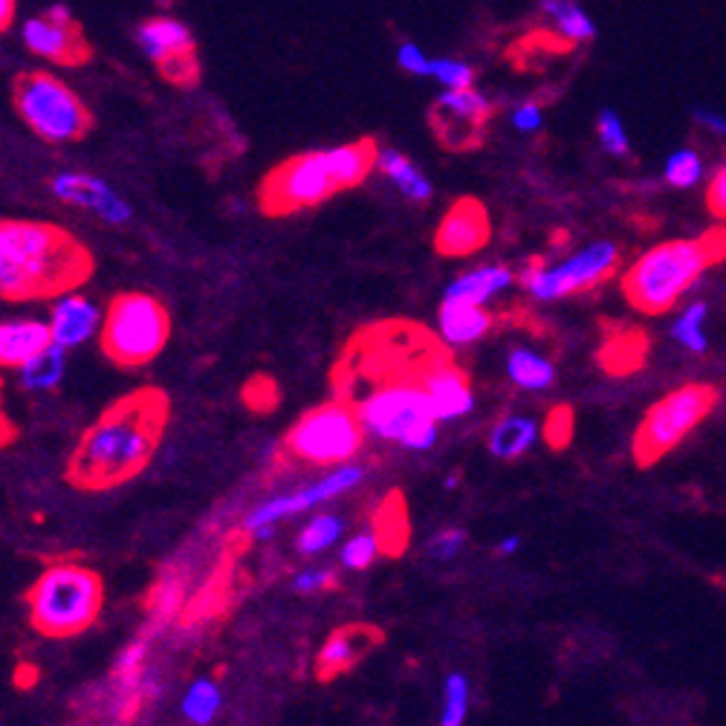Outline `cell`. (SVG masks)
Instances as JSON below:
<instances>
[{"label":"cell","mask_w":726,"mask_h":726,"mask_svg":"<svg viewBox=\"0 0 726 726\" xmlns=\"http://www.w3.org/2000/svg\"><path fill=\"white\" fill-rule=\"evenodd\" d=\"M397 67L409 76H429L432 73V55H425V50L414 41H402L397 47Z\"/></svg>","instance_id":"cell-42"},{"label":"cell","mask_w":726,"mask_h":726,"mask_svg":"<svg viewBox=\"0 0 726 726\" xmlns=\"http://www.w3.org/2000/svg\"><path fill=\"white\" fill-rule=\"evenodd\" d=\"M518 548H521V539H518V535H507V539L495 544V553H498V556H512Z\"/></svg>","instance_id":"cell-48"},{"label":"cell","mask_w":726,"mask_h":726,"mask_svg":"<svg viewBox=\"0 0 726 726\" xmlns=\"http://www.w3.org/2000/svg\"><path fill=\"white\" fill-rule=\"evenodd\" d=\"M596 133H599V142H603V148L610 156L631 154V142H628L626 124H622L617 110L610 108L599 110V117H596Z\"/></svg>","instance_id":"cell-37"},{"label":"cell","mask_w":726,"mask_h":726,"mask_svg":"<svg viewBox=\"0 0 726 726\" xmlns=\"http://www.w3.org/2000/svg\"><path fill=\"white\" fill-rule=\"evenodd\" d=\"M220 709H224V689L212 678L194 680L192 686L186 689V695H183V703H180L183 718L197 726L215 724Z\"/></svg>","instance_id":"cell-29"},{"label":"cell","mask_w":726,"mask_h":726,"mask_svg":"<svg viewBox=\"0 0 726 726\" xmlns=\"http://www.w3.org/2000/svg\"><path fill=\"white\" fill-rule=\"evenodd\" d=\"M489 240V215L478 201L464 197L443 215L437 232H434V247L446 258H464L487 247Z\"/></svg>","instance_id":"cell-18"},{"label":"cell","mask_w":726,"mask_h":726,"mask_svg":"<svg viewBox=\"0 0 726 726\" xmlns=\"http://www.w3.org/2000/svg\"><path fill=\"white\" fill-rule=\"evenodd\" d=\"M382 642V633L371 626H345L336 628L325 640L322 651H318L316 672L322 680H333L339 674L350 672L362 657L371 654Z\"/></svg>","instance_id":"cell-21"},{"label":"cell","mask_w":726,"mask_h":726,"mask_svg":"<svg viewBox=\"0 0 726 726\" xmlns=\"http://www.w3.org/2000/svg\"><path fill=\"white\" fill-rule=\"evenodd\" d=\"M183 599H186V587H183V579L180 576H163V579L156 582L154 587H151V594H148V608H151V614H154L156 622H165V619H171L174 614L180 610V605H183Z\"/></svg>","instance_id":"cell-34"},{"label":"cell","mask_w":726,"mask_h":726,"mask_svg":"<svg viewBox=\"0 0 726 726\" xmlns=\"http://www.w3.org/2000/svg\"><path fill=\"white\" fill-rule=\"evenodd\" d=\"M429 76L443 87V90H460V87L475 85V67L460 58H432V73Z\"/></svg>","instance_id":"cell-39"},{"label":"cell","mask_w":726,"mask_h":726,"mask_svg":"<svg viewBox=\"0 0 726 726\" xmlns=\"http://www.w3.org/2000/svg\"><path fill=\"white\" fill-rule=\"evenodd\" d=\"M53 345V331L44 318H9L0 322V368L18 371L35 354Z\"/></svg>","instance_id":"cell-22"},{"label":"cell","mask_w":726,"mask_h":726,"mask_svg":"<svg viewBox=\"0 0 726 726\" xmlns=\"http://www.w3.org/2000/svg\"><path fill=\"white\" fill-rule=\"evenodd\" d=\"M133 39L140 44L142 53L160 67L163 78L171 85L188 87L201 76V62H197V41L180 18L156 15L145 18Z\"/></svg>","instance_id":"cell-13"},{"label":"cell","mask_w":726,"mask_h":726,"mask_svg":"<svg viewBox=\"0 0 726 726\" xmlns=\"http://www.w3.org/2000/svg\"><path fill=\"white\" fill-rule=\"evenodd\" d=\"M331 587H336V573L331 567H307L293 576V590L302 596L325 594Z\"/></svg>","instance_id":"cell-41"},{"label":"cell","mask_w":726,"mask_h":726,"mask_svg":"<svg viewBox=\"0 0 726 726\" xmlns=\"http://www.w3.org/2000/svg\"><path fill=\"white\" fill-rule=\"evenodd\" d=\"M21 41L32 55L58 67H82L94 58V47L67 3H53L41 15L26 18Z\"/></svg>","instance_id":"cell-12"},{"label":"cell","mask_w":726,"mask_h":726,"mask_svg":"<svg viewBox=\"0 0 726 726\" xmlns=\"http://www.w3.org/2000/svg\"><path fill=\"white\" fill-rule=\"evenodd\" d=\"M539 441V423L533 418H503L489 432V452L501 460L524 457Z\"/></svg>","instance_id":"cell-28"},{"label":"cell","mask_w":726,"mask_h":726,"mask_svg":"<svg viewBox=\"0 0 726 726\" xmlns=\"http://www.w3.org/2000/svg\"><path fill=\"white\" fill-rule=\"evenodd\" d=\"M379 145L373 140L307 151L272 169L261 183V209L272 217L313 209L339 192L356 188L377 169Z\"/></svg>","instance_id":"cell-3"},{"label":"cell","mask_w":726,"mask_h":726,"mask_svg":"<svg viewBox=\"0 0 726 726\" xmlns=\"http://www.w3.org/2000/svg\"><path fill=\"white\" fill-rule=\"evenodd\" d=\"M342 530H345V521L339 516H333V512L313 516L302 527V533L295 539V548H299L302 556H318V553H325L327 548H333L342 539Z\"/></svg>","instance_id":"cell-31"},{"label":"cell","mask_w":726,"mask_h":726,"mask_svg":"<svg viewBox=\"0 0 726 726\" xmlns=\"http://www.w3.org/2000/svg\"><path fill=\"white\" fill-rule=\"evenodd\" d=\"M544 124V110L535 101H524V105H518L512 108V128L521 133H535Z\"/></svg>","instance_id":"cell-44"},{"label":"cell","mask_w":726,"mask_h":726,"mask_svg":"<svg viewBox=\"0 0 726 726\" xmlns=\"http://www.w3.org/2000/svg\"><path fill=\"white\" fill-rule=\"evenodd\" d=\"M377 169L386 174L391 183H394L397 192L402 197H409L414 203H429L432 201V183L425 177L423 171L418 165L411 163L409 156L397 151V148H379L377 154Z\"/></svg>","instance_id":"cell-27"},{"label":"cell","mask_w":726,"mask_h":726,"mask_svg":"<svg viewBox=\"0 0 726 726\" xmlns=\"http://www.w3.org/2000/svg\"><path fill=\"white\" fill-rule=\"evenodd\" d=\"M573 437V411L567 405H559L548 414L544 420V441L550 443V448H564Z\"/></svg>","instance_id":"cell-40"},{"label":"cell","mask_w":726,"mask_h":726,"mask_svg":"<svg viewBox=\"0 0 726 726\" xmlns=\"http://www.w3.org/2000/svg\"><path fill=\"white\" fill-rule=\"evenodd\" d=\"M709 209L715 217H724L726 220V169H720L718 174H715V180H712L709 186Z\"/></svg>","instance_id":"cell-46"},{"label":"cell","mask_w":726,"mask_h":726,"mask_svg":"<svg viewBox=\"0 0 726 726\" xmlns=\"http://www.w3.org/2000/svg\"><path fill=\"white\" fill-rule=\"evenodd\" d=\"M642 354H646V339H642V333L628 331L622 336H614V339L605 342L603 354L599 359L605 362L610 373H628L633 368H640Z\"/></svg>","instance_id":"cell-32"},{"label":"cell","mask_w":726,"mask_h":726,"mask_svg":"<svg viewBox=\"0 0 726 726\" xmlns=\"http://www.w3.org/2000/svg\"><path fill=\"white\" fill-rule=\"evenodd\" d=\"M101 354L119 368H142L163 354L171 336V316L160 299L148 293H119L105 310Z\"/></svg>","instance_id":"cell-7"},{"label":"cell","mask_w":726,"mask_h":726,"mask_svg":"<svg viewBox=\"0 0 726 726\" xmlns=\"http://www.w3.org/2000/svg\"><path fill=\"white\" fill-rule=\"evenodd\" d=\"M94 272L85 243L50 220H0V302H41L71 293Z\"/></svg>","instance_id":"cell-2"},{"label":"cell","mask_w":726,"mask_h":726,"mask_svg":"<svg viewBox=\"0 0 726 726\" xmlns=\"http://www.w3.org/2000/svg\"><path fill=\"white\" fill-rule=\"evenodd\" d=\"M492 117V105L478 87H460V90H443L434 101L432 124L441 133L443 145L472 148L478 145L480 133Z\"/></svg>","instance_id":"cell-15"},{"label":"cell","mask_w":726,"mask_h":726,"mask_svg":"<svg viewBox=\"0 0 726 726\" xmlns=\"http://www.w3.org/2000/svg\"><path fill=\"white\" fill-rule=\"evenodd\" d=\"M18 15V0H0V32H7L9 26L15 24Z\"/></svg>","instance_id":"cell-47"},{"label":"cell","mask_w":726,"mask_h":726,"mask_svg":"<svg viewBox=\"0 0 726 726\" xmlns=\"http://www.w3.org/2000/svg\"><path fill=\"white\" fill-rule=\"evenodd\" d=\"M695 122L701 124L703 131L715 133V137H726V117L720 113V110L703 108V105H697V108H695Z\"/></svg>","instance_id":"cell-45"},{"label":"cell","mask_w":726,"mask_h":726,"mask_svg":"<svg viewBox=\"0 0 726 726\" xmlns=\"http://www.w3.org/2000/svg\"><path fill=\"white\" fill-rule=\"evenodd\" d=\"M362 443L365 429L356 405L345 397L310 409L284 437L286 452L313 466L348 464L350 457L359 455Z\"/></svg>","instance_id":"cell-9"},{"label":"cell","mask_w":726,"mask_h":726,"mask_svg":"<svg viewBox=\"0 0 726 726\" xmlns=\"http://www.w3.org/2000/svg\"><path fill=\"white\" fill-rule=\"evenodd\" d=\"M541 12L556 30L559 39L567 44H590L596 39L594 15L579 0H541Z\"/></svg>","instance_id":"cell-26"},{"label":"cell","mask_w":726,"mask_h":726,"mask_svg":"<svg viewBox=\"0 0 726 726\" xmlns=\"http://www.w3.org/2000/svg\"><path fill=\"white\" fill-rule=\"evenodd\" d=\"M507 373L524 391H544L556 382V368L550 359L530 348H516L507 359Z\"/></svg>","instance_id":"cell-30"},{"label":"cell","mask_w":726,"mask_h":726,"mask_svg":"<svg viewBox=\"0 0 726 726\" xmlns=\"http://www.w3.org/2000/svg\"><path fill=\"white\" fill-rule=\"evenodd\" d=\"M67 354L71 350L53 342L41 354L32 356L30 362L18 368L21 388L30 391V394H50V391H55L64 382V377H67Z\"/></svg>","instance_id":"cell-25"},{"label":"cell","mask_w":726,"mask_h":726,"mask_svg":"<svg viewBox=\"0 0 726 726\" xmlns=\"http://www.w3.org/2000/svg\"><path fill=\"white\" fill-rule=\"evenodd\" d=\"M379 553H386L382 548V539L377 535V530H365V533L350 535L339 550V562L342 567L348 571H368L373 562H377Z\"/></svg>","instance_id":"cell-33"},{"label":"cell","mask_w":726,"mask_h":726,"mask_svg":"<svg viewBox=\"0 0 726 726\" xmlns=\"http://www.w3.org/2000/svg\"><path fill=\"white\" fill-rule=\"evenodd\" d=\"M420 382H423L425 394H429L437 423L464 418V414L475 409V394H472L469 379H466L460 368L452 365L448 356H434L432 362L425 365Z\"/></svg>","instance_id":"cell-19"},{"label":"cell","mask_w":726,"mask_h":726,"mask_svg":"<svg viewBox=\"0 0 726 726\" xmlns=\"http://www.w3.org/2000/svg\"><path fill=\"white\" fill-rule=\"evenodd\" d=\"M365 434L400 443L411 452H429L437 443V418L418 377L386 379L371 391L350 400Z\"/></svg>","instance_id":"cell-6"},{"label":"cell","mask_w":726,"mask_h":726,"mask_svg":"<svg viewBox=\"0 0 726 726\" xmlns=\"http://www.w3.org/2000/svg\"><path fill=\"white\" fill-rule=\"evenodd\" d=\"M148 651H151V637H137V640L117 657L113 672L108 680V695H110V712L113 720H133V715L140 712L142 703L148 701V678H145V663Z\"/></svg>","instance_id":"cell-17"},{"label":"cell","mask_w":726,"mask_h":726,"mask_svg":"<svg viewBox=\"0 0 726 726\" xmlns=\"http://www.w3.org/2000/svg\"><path fill=\"white\" fill-rule=\"evenodd\" d=\"M446 487H448V489H455V487H457V475H452V478L446 480Z\"/></svg>","instance_id":"cell-49"},{"label":"cell","mask_w":726,"mask_h":726,"mask_svg":"<svg viewBox=\"0 0 726 726\" xmlns=\"http://www.w3.org/2000/svg\"><path fill=\"white\" fill-rule=\"evenodd\" d=\"M703 318H706V304L695 302L692 307H686V313L680 316V322L672 331L674 339L686 350H692V354H703V350H706V336H703L701 331Z\"/></svg>","instance_id":"cell-38"},{"label":"cell","mask_w":726,"mask_h":726,"mask_svg":"<svg viewBox=\"0 0 726 726\" xmlns=\"http://www.w3.org/2000/svg\"><path fill=\"white\" fill-rule=\"evenodd\" d=\"M362 478H365V466L350 464V460L348 464L333 466L331 475L313 480L310 487L295 489V492L275 495V498H270V501L258 503L256 510L247 516L243 527H247L249 533H258V530H263V527H275L279 521H284V518H293V516H302V512L316 510L318 503L336 501V498H342V495L350 492L354 487H359V480Z\"/></svg>","instance_id":"cell-14"},{"label":"cell","mask_w":726,"mask_h":726,"mask_svg":"<svg viewBox=\"0 0 726 726\" xmlns=\"http://www.w3.org/2000/svg\"><path fill=\"white\" fill-rule=\"evenodd\" d=\"M12 101L26 128L53 145L85 140L94 128V113L85 99L53 73L32 71L18 76Z\"/></svg>","instance_id":"cell-8"},{"label":"cell","mask_w":726,"mask_h":726,"mask_svg":"<svg viewBox=\"0 0 726 726\" xmlns=\"http://www.w3.org/2000/svg\"><path fill=\"white\" fill-rule=\"evenodd\" d=\"M165 423L169 397L160 388L122 397L82 434L67 475L82 489H110L137 478L154 457Z\"/></svg>","instance_id":"cell-1"},{"label":"cell","mask_w":726,"mask_h":726,"mask_svg":"<svg viewBox=\"0 0 726 726\" xmlns=\"http://www.w3.org/2000/svg\"><path fill=\"white\" fill-rule=\"evenodd\" d=\"M105 605V582L94 567L55 562L26 590L30 626L50 640L78 637L94 626Z\"/></svg>","instance_id":"cell-5"},{"label":"cell","mask_w":726,"mask_h":726,"mask_svg":"<svg viewBox=\"0 0 726 726\" xmlns=\"http://www.w3.org/2000/svg\"><path fill=\"white\" fill-rule=\"evenodd\" d=\"M495 316L484 304L466 302H446L443 299L441 313H437V331H441L443 345L448 348H466L475 345L492 331Z\"/></svg>","instance_id":"cell-23"},{"label":"cell","mask_w":726,"mask_h":726,"mask_svg":"<svg viewBox=\"0 0 726 726\" xmlns=\"http://www.w3.org/2000/svg\"><path fill=\"white\" fill-rule=\"evenodd\" d=\"M703 177V160L695 148H680L665 160V180L674 188H692Z\"/></svg>","instance_id":"cell-36"},{"label":"cell","mask_w":726,"mask_h":726,"mask_svg":"<svg viewBox=\"0 0 726 726\" xmlns=\"http://www.w3.org/2000/svg\"><path fill=\"white\" fill-rule=\"evenodd\" d=\"M726 258V229H712L701 238L669 240L649 249L622 275V293L640 313L660 316L680 302L703 272Z\"/></svg>","instance_id":"cell-4"},{"label":"cell","mask_w":726,"mask_h":726,"mask_svg":"<svg viewBox=\"0 0 726 726\" xmlns=\"http://www.w3.org/2000/svg\"><path fill=\"white\" fill-rule=\"evenodd\" d=\"M718 388L692 382V386L678 388L660 402H654L637 429V437H633L637 466L657 464L660 457L678 448L686 441V434L695 432L697 425L709 418V411L718 405Z\"/></svg>","instance_id":"cell-10"},{"label":"cell","mask_w":726,"mask_h":726,"mask_svg":"<svg viewBox=\"0 0 726 726\" xmlns=\"http://www.w3.org/2000/svg\"><path fill=\"white\" fill-rule=\"evenodd\" d=\"M617 267L619 249L610 240H596V243L585 247L573 258L553 267V270H544L541 258L527 261V267L521 270V284L541 302H553V299L590 293L596 286H603L617 272Z\"/></svg>","instance_id":"cell-11"},{"label":"cell","mask_w":726,"mask_h":726,"mask_svg":"<svg viewBox=\"0 0 726 726\" xmlns=\"http://www.w3.org/2000/svg\"><path fill=\"white\" fill-rule=\"evenodd\" d=\"M469 712V680L464 674H448L443 683V726H460Z\"/></svg>","instance_id":"cell-35"},{"label":"cell","mask_w":726,"mask_h":726,"mask_svg":"<svg viewBox=\"0 0 726 726\" xmlns=\"http://www.w3.org/2000/svg\"><path fill=\"white\" fill-rule=\"evenodd\" d=\"M50 192L67 206H76V209L99 217L110 226H124L133 217L131 203L105 180L87 174V171H58L50 180Z\"/></svg>","instance_id":"cell-16"},{"label":"cell","mask_w":726,"mask_h":726,"mask_svg":"<svg viewBox=\"0 0 726 726\" xmlns=\"http://www.w3.org/2000/svg\"><path fill=\"white\" fill-rule=\"evenodd\" d=\"M466 544L464 530H443L441 535H434L432 544H429V556L437 559V562H448L455 559Z\"/></svg>","instance_id":"cell-43"},{"label":"cell","mask_w":726,"mask_h":726,"mask_svg":"<svg viewBox=\"0 0 726 726\" xmlns=\"http://www.w3.org/2000/svg\"><path fill=\"white\" fill-rule=\"evenodd\" d=\"M47 322L50 331H53L55 345L76 350L99 336L105 313H101V307L94 299H87V295L78 293V290H71V293H62L55 299L53 307H50Z\"/></svg>","instance_id":"cell-20"},{"label":"cell","mask_w":726,"mask_h":726,"mask_svg":"<svg viewBox=\"0 0 726 726\" xmlns=\"http://www.w3.org/2000/svg\"><path fill=\"white\" fill-rule=\"evenodd\" d=\"M512 270L510 267H478V270L466 272L460 279H455L446 286V302H466V304H487L492 295L503 293L512 286Z\"/></svg>","instance_id":"cell-24"}]
</instances>
